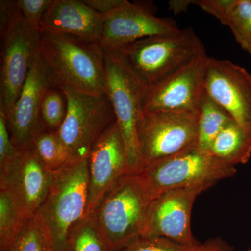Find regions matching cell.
Instances as JSON below:
<instances>
[{"label": "cell", "mask_w": 251, "mask_h": 251, "mask_svg": "<svg viewBox=\"0 0 251 251\" xmlns=\"http://www.w3.org/2000/svg\"><path fill=\"white\" fill-rule=\"evenodd\" d=\"M103 49L106 94L111 102L125 145L128 173L138 175L144 168L138 126L143 113L142 100L146 87L116 52Z\"/></svg>", "instance_id": "obj_7"}, {"label": "cell", "mask_w": 251, "mask_h": 251, "mask_svg": "<svg viewBox=\"0 0 251 251\" xmlns=\"http://www.w3.org/2000/svg\"><path fill=\"white\" fill-rule=\"evenodd\" d=\"M191 4H195V1L189 0H180V1H171L169 2V9L175 14L184 12L187 10L188 6Z\"/></svg>", "instance_id": "obj_31"}, {"label": "cell", "mask_w": 251, "mask_h": 251, "mask_svg": "<svg viewBox=\"0 0 251 251\" xmlns=\"http://www.w3.org/2000/svg\"><path fill=\"white\" fill-rule=\"evenodd\" d=\"M125 0H83L87 6L101 14H107L123 4Z\"/></svg>", "instance_id": "obj_29"}, {"label": "cell", "mask_w": 251, "mask_h": 251, "mask_svg": "<svg viewBox=\"0 0 251 251\" xmlns=\"http://www.w3.org/2000/svg\"><path fill=\"white\" fill-rule=\"evenodd\" d=\"M150 202L136 175H125L104 195L92 213L111 251L143 235Z\"/></svg>", "instance_id": "obj_6"}, {"label": "cell", "mask_w": 251, "mask_h": 251, "mask_svg": "<svg viewBox=\"0 0 251 251\" xmlns=\"http://www.w3.org/2000/svg\"><path fill=\"white\" fill-rule=\"evenodd\" d=\"M208 58L204 52L170 76L146 87L142 100L143 113L199 112Z\"/></svg>", "instance_id": "obj_11"}, {"label": "cell", "mask_w": 251, "mask_h": 251, "mask_svg": "<svg viewBox=\"0 0 251 251\" xmlns=\"http://www.w3.org/2000/svg\"><path fill=\"white\" fill-rule=\"evenodd\" d=\"M68 103L66 94L52 85L46 91L41 105V121L46 130L58 132L67 116Z\"/></svg>", "instance_id": "obj_24"}, {"label": "cell", "mask_w": 251, "mask_h": 251, "mask_svg": "<svg viewBox=\"0 0 251 251\" xmlns=\"http://www.w3.org/2000/svg\"><path fill=\"white\" fill-rule=\"evenodd\" d=\"M87 161L90 181L87 214L93 212L117 181L129 175L125 147L116 122L94 143Z\"/></svg>", "instance_id": "obj_15"}, {"label": "cell", "mask_w": 251, "mask_h": 251, "mask_svg": "<svg viewBox=\"0 0 251 251\" xmlns=\"http://www.w3.org/2000/svg\"><path fill=\"white\" fill-rule=\"evenodd\" d=\"M195 4L227 26L242 49L251 54V0H198Z\"/></svg>", "instance_id": "obj_18"}, {"label": "cell", "mask_w": 251, "mask_h": 251, "mask_svg": "<svg viewBox=\"0 0 251 251\" xmlns=\"http://www.w3.org/2000/svg\"><path fill=\"white\" fill-rule=\"evenodd\" d=\"M209 152L231 166L245 164L251 157V132L232 120L220 132Z\"/></svg>", "instance_id": "obj_19"}, {"label": "cell", "mask_w": 251, "mask_h": 251, "mask_svg": "<svg viewBox=\"0 0 251 251\" xmlns=\"http://www.w3.org/2000/svg\"><path fill=\"white\" fill-rule=\"evenodd\" d=\"M65 251H111L93 213H87L71 227Z\"/></svg>", "instance_id": "obj_21"}, {"label": "cell", "mask_w": 251, "mask_h": 251, "mask_svg": "<svg viewBox=\"0 0 251 251\" xmlns=\"http://www.w3.org/2000/svg\"><path fill=\"white\" fill-rule=\"evenodd\" d=\"M198 112L142 113L138 135L144 168L197 145Z\"/></svg>", "instance_id": "obj_9"}, {"label": "cell", "mask_w": 251, "mask_h": 251, "mask_svg": "<svg viewBox=\"0 0 251 251\" xmlns=\"http://www.w3.org/2000/svg\"><path fill=\"white\" fill-rule=\"evenodd\" d=\"M179 31L172 20L158 17L146 6L125 0L116 9L104 15L99 43L104 49L115 50L145 38Z\"/></svg>", "instance_id": "obj_14"}, {"label": "cell", "mask_w": 251, "mask_h": 251, "mask_svg": "<svg viewBox=\"0 0 251 251\" xmlns=\"http://www.w3.org/2000/svg\"><path fill=\"white\" fill-rule=\"evenodd\" d=\"M0 34V112L7 117L39 52V32L27 25L18 11L16 1L1 0Z\"/></svg>", "instance_id": "obj_4"}, {"label": "cell", "mask_w": 251, "mask_h": 251, "mask_svg": "<svg viewBox=\"0 0 251 251\" xmlns=\"http://www.w3.org/2000/svg\"><path fill=\"white\" fill-rule=\"evenodd\" d=\"M16 245V251H52L45 233L34 218L28 221Z\"/></svg>", "instance_id": "obj_27"}, {"label": "cell", "mask_w": 251, "mask_h": 251, "mask_svg": "<svg viewBox=\"0 0 251 251\" xmlns=\"http://www.w3.org/2000/svg\"><path fill=\"white\" fill-rule=\"evenodd\" d=\"M63 92L68 110L58 134L69 150L70 159L87 158L100 135L116 122L111 102L107 94Z\"/></svg>", "instance_id": "obj_8"}, {"label": "cell", "mask_w": 251, "mask_h": 251, "mask_svg": "<svg viewBox=\"0 0 251 251\" xmlns=\"http://www.w3.org/2000/svg\"><path fill=\"white\" fill-rule=\"evenodd\" d=\"M32 147L50 171L53 172L70 160V154L58 132L44 130L36 137Z\"/></svg>", "instance_id": "obj_23"}, {"label": "cell", "mask_w": 251, "mask_h": 251, "mask_svg": "<svg viewBox=\"0 0 251 251\" xmlns=\"http://www.w3.org/2000/svg\"><path fill=\"white\" fill-rule=\"evenodd\" d=\"M89 181L87 158L70 159L52 172L49 192L34 217L52 251H65L69 229L87 214Z\"/></svg>", "instance_id": "obj_2"}, {"label": "cell", "mask_w": 251, "mask_h": 251, "mask_svg": "<svg viewBox=\"0 0 251 251\" xmlns=\"http://www.w3.org/2000/svg\"><path fill=\"white\" fill-rule=\"evenodd\" d=\"M6 189H0V251L17 242L28 221Z\"/></svg>", "instance_id": "obj_22"}, {"label": "cell", "mask_w": 251, "mask_h": 251, "mask_svg": "<svg viewBox=\"0 0 251 251\" xmlns=\"http://www.w3.org/2000/svg\"><path fill=\"white\" fill-rule=\"evenodd\" d=\"M201 245L188 247L166 238L141 236L116 251H198Z\"/></svg>", "instance_id": "obj_26"}, {"label": "cell", "mask_w": 251, "mask_h": 251, "mask_svg": "<svg viewBox=\"0 0 251 251\" xmlns=\"http://www.w3.org/2000/svg\"><path fill=\"white\" fill-rule=\"evenodd\" d=\"M21 154V151L15 148L10 138L6 117L0 112V184L9 178Z\"/></svg>", "instance_id": "obj_25"}, {"label": "cell", "mask_w": 251, "mask_h": 251, "mask_svg": "<svg viewBox=\"0 0 251 251\" xmlns=\"http://www.w3.org/2000/svg\"><path fill=\"white\" fill-rule=\"evenodd\" d=\"M52 174L31 146L21 151L17 165L0 189H6L23 215L31 219L49 192Z\"/></svg>", "instance_id": "obj_16"}, {"label": "cell", "mask_w": 251, "mask_h": 251, "mask_svg": "<svg viewBox=\"0 0 251 251\" xmlns=\"http://www.w3.org/2000/svg\"><path fill=\"white\" fill-rule=\"evenodd\" d=\"M52 0H17L18 11L23 19L33 30L39 32L41 23Z\"/></svg>", "instance_id": "obj_28"}, {"label": "cell", "mask_w": 251, "mask_h": 251, "mask_svg": "<svg viewBox=\"0 0 251 251\" xmlns=\"http://www.w3.org/2000/svg\"><path fill=\"white\" fill-rule=\"evenodd\" d=\"M103 21L104 15L94 11L83 0H52L43 18L41 29L99 42Z\"/></svg>", "instance_id": "obj_17"}, {"label": "cell", "mask_w": 251, "mask_h": 251, "mask_svg": "<svg viewBox=\"0 0 251 251\" xmlns=\"http://www.w3.org/2000/svg\"><path fill=\"white\" fill-rule=\"evenodd\" d=\"M112 51L146 87L158 83L206 52L202 41L191 29L145 38Z\"/></svg>", "instance_id": "obj_3"}, {"label": "cell", "mask_w": 251, "mask_h": 251, "mask_svg": "<svg viewBox=\"0 0 251 251\" xmlns=\"http://www.w3.org/2000/svg\"><path fill=\"white\" fill-rule=\"evenodd\" d=\"M206 186L177 188L165 191L149 203L144 237H163L186 247L198 242L191 230V213L196 198L209 189Z\"/></svg>", "instance_id": "obj_10"}, {"label": "cell", "mask_w": 251, "mask_h": 251, "mask_svg": "<svg viewBox=\"0 0 251 251\" xmlns=\"http://www.w3.org/2000/svg\"><path fill=\"white\" fill-rule=\"evenodd\" d=\"M198 251H234V247L220 237L211 238L201 245Z\"/></svg>", "instance_id": "obj_30"}, {"label": "cell", "mask_w": 251, "mask_h": 251, "mask_svg": "<svg viewBox=\"0 0 251 251\" xmlns=\"http://www.w3.org/2000/svg\"><path fill=\"white\" fill-rule=\"evenodd\" d=\"M39 52L56 87L62 91L106 94L105 52L100 43L42 29Z\"/></svg>", "instance_id": "obj_1"}, {"label": "cell", "mask_w": 251, "mask_h": 251, "mask_svg": "<svg viewBox=\"0 0 251 251\" xmlns=\"http://www.w3.org/2000/svg\"><path fill=\"white\" fill-rule=\"evenodd\" d=\"M232 120L230 115L204 90L198 112V148L209 152L220 132Z\"/></svg>", "instance_id": "obj_20"}, {"label": "cell", "mask_w": 251, "mask_h": 251, "mask_svg": "<svg viewBox=\"0 0 251 251\" xmlns=\"http://www.w3.org/2000/svg\"><path fill=\"white\" fill-rule=\"evenodd\" d=\"M237 173L231 166L197 145L148 165L136 175L150 201L161 193L177 188H211Z\"/></svg>", "instance_id": "obj_5"}, {"label": "cell", "mask_w": 251, "mask_h": 251, "mask_svg": "<svg viewBox=\"0 0 251 251\" xmlns=\"http://www.w3.org/2000/svg\"><path fill=\"white\" fill-rule=\"evenodd\" d=\"M3 251H16V244H15L14 245H13L12 247H11L9 248V249H6V250H4Z\"/></svg>", "instance_id": "obj_32"}, {"label": "cell", "mask_w": 251, "mask_h": 251, "mask_svg": "<svg viewBox=\"0 0 251 251\" xmlns=\"http://www.w3.org/2000/svg\"><path fill=\"white\" fill-rule=\"evenodd\" d=\"M247 251H251V243L250 246H249V247L248 248Z\"/></svg>", "instance_id": "obj_33"}, {"label": "cell", "mask_w": 251, "mask_h": 251, "mask_svg": "<svg viewBox=\"0 0 251 251\" xmlns=\"http://www.w3.org/2000/svg\"><path fill=\"white\" fill-rule=\"evenodd\" d=\"M204 90L234 122L251 132V75L245 68L209 57Z\"/></svg>", "instance_id": "obj_13"}, {"label": "cell", "mask_w": 251, "mask_h": 251, "mask_svg": "<svg viewBox=\"0 0 251 251\" xmlns=\"http://www.w3.org/2000/svg\"><path fill=\"white\" fill-rule=\"evenodd\" d=\"M52 85L47 67L38 52L27 80L6 117L10 138L18 151L31 148L36 137L45 130L41 121V102L46 91Z\"/></svg>", "instance_id": "obj_12"}]
</instances>
